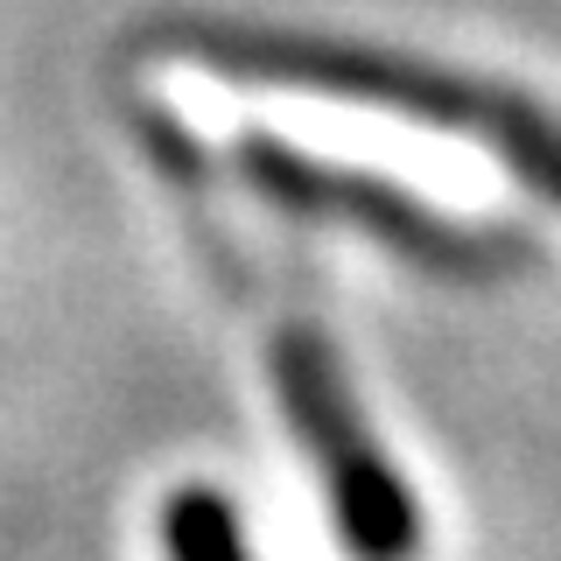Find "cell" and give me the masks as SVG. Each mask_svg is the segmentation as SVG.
<instances>
[{"label": "cell", "mask_w": 561, "mask_h": 561, "mask_svg": "<svg viewBox=\"0 0 561 561\" xmlns=\"http://www.w3.org/2000/svg\"><path fill=\"white\" fill-rule=\"evenodd\" d=\"M274 386L288 408L295 435H302L316 478L330 491V519L351 540L358 561H414L421 548V505L408 478L393 470V456L379 449L373 421L358 414L344 386V365L330 358V344L316 330H288L274 344Z\"/></svg>", "instance_id": "1"}, {"label": "cell", "mask_w": 561, "mask_h": 561, "mask_svg": "<svg viewBox=\"0 0 561 561\" xmlns=\"http://www.w3.org/2000/svg\"><path fill=\"white\" fill-rule=\"evenodd\" d=\"M210 64H232L245 78H288L316 84V92H351V99H379L393 113L414 119H443V127H484V105L470 84L443 78V70L414 64V57H379V49H323V43H218Z\"/></svg>", "instance_id": "2"}, {"label": "cell", "mask_w": 561, "mask_h": 561, "mask_svg": "<svg viewBox=\"0 0 561 561\" xmlns=\"http://www.w3.org/2000/svg\"><path fill=\"white\" fill-rule=\"evenodd\" d=\"M162 548H169V561H253V548L239 534V513L204 484L175 491L162 505Z\"/></svg>", "instance_id": "3"}, {"label": "cell", "mask_w": 561, "mask_h": 561, "mask_svg": "<svg viewBox=\"0 0 561 561\" xmlns=\"http://www.w3.org/2000/svg\"><path fill=\"white\" fill-rule=\"evenodd\" d=\"M484 134L499 140V154L540 190V197L561 204V119L534 113V105H519V99H491L484 105Z\"/></svg>", "instance_id": "4"}]
</instances>
